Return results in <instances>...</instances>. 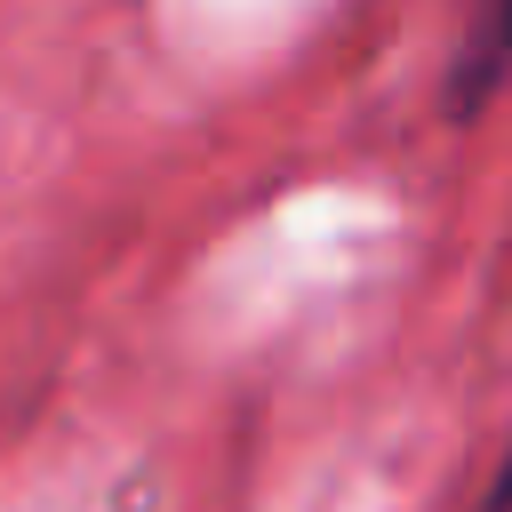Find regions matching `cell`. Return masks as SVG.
Segmentation results:
<instances>
[{
  "label": "cell",
  "mask_w": 512,
  "mask_h": 512,
  "mask_svg": "<svg viewBox=\"0 0 512 512\" xmlns=\"http://www.w3.org/2000/svg\"><path fill=\"white\" fill-rule=\"evenodd\" d=\"M512 80V0H472V32L456 56V112L488 104Z\"/></svg>",
  "instance_id": "6da1fadb"
},
{
  "label": "cell",
  "mask_w": 512,
  "mask_h": 512,
  "mask_svg": "<svg viewBox=\"0 0 512 512\" xmlns=\"http://www.w3.org/2000/svg\"><path fill=\"white\" fill-rule=\"evenodd\" d=\"M480 512H512V456H504V472H496V488H488V504Z\"/></svg>",
  "instance_id": "7a4b0ae2"
}]
</instances>
